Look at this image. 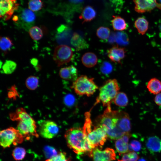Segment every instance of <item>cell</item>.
Listing matches in <instances>:
<instances>
[{
    "label": "cell",
    "instance_id": "cell-3",
    "mask_svg": "<svg viewBox=\"0 0 161 161\" xmlns=\"http://www.w3.org/2000/svg\"><path fill=\"white\" fill-rule=\"evenodd\" d=\"M90 112V111L85 114V122L82 128L92 148H100L106 142L108 137L103 129L93 124Z\"/></svg>",
    "mask_w": 161,
    "mask_h": 161
},
{
    "label": "cell",
    "instance_id": "cell-18",
    "mask_svg": "<svg viewBox=\"0 0 161 161\" xmlns=\"http://www.w3.org/2000/svg\"><path fill=\"white\" fill-rule=\"evenodd\" d=\"M71 44L77 50H80L87 48L88 46L85 40L80 35L74 32L71 39Z\"/></svg>",
    "mask_w": 161,
    "mask_h": 161
},
{
    "label": "cell",
    "instance_id": "cell-30",
    "mask_svg": "<svg viewBox=\"0 0 161 161\" xmlns=\"http://www.w3.org/2000/svg\"><path fill=\"white\" fill-rule=\"evenodd\" d=\"M26 154V151L24 148L21 147H16L13 150L12 155L16 160L20 161L24 158Z\"/></svg>",
    "mask_w": 161,
    "mask_h": 161
},
{
    "label": "cell",
    "instance_id": "cell-15",
    "mask_svg": "<svg viewBox=\"0 0 161 161\" xmlns=\"http://www.w3.org/2000/svg\"><path fill=\"white\" fill-rule=\"evenodd\" d=\"M59 75L63 79L73 82L78 78V70L73 66L63 68L60 70Z\"/></svg>",
    "mask_w": 161,
    "mask_h": 161
},
{
    "label": "cell",
    "instance_id": "cell-12",
    "mask_svg": "<svg viewBox=\"0 0 161 161\" xmlns=\"http://www.w3.org/2000/svg\"><path fill=\"white\" fill-rule=\"evenodd\" d=\"M135 6L134 10L139 13L149 12L155 8L161 10V4L156 0H133Z\"/></svg>",
    "mask_w": 161,
    "mask_h": 161
},
{
    "label": "cell",
    "instance_id": "cell-45",
    "mask_svg": "<svg viewBox=\"0 0 161 161\" xmlns=\"http://www.w3.org/2000/svg\"><path fill=\"white\" fill-rule=\"evenodd\" d=\"M137 161H146L144 159H139Z\"/></svg>",
    "mask_w": 161,
    "mask_h": 161
},
{
    "label": "cell",
    "instance_id": "cell-43",
    "mask_svg": "<svg viewBox=\"0 0 161 161\" xmlns=\"http://www.w3.org/2000/svg\"><path fill=\"white\" fill-rule=\"evenodd\" d=\"M71 2L74 3H78L83 1V0H69Z\"/></svg>",
    "mask_w": 161,
    "mask_h": 161
},
{
    "label": "cell",
    "instance_id": "cell-5",
    "mask_svg": "<svg viewBox=\"0 0 161 161\" xmlns=\"http://www.w3.org/2000/svg\"><path fill=\"white\" fill-rule=\"evenodd\" d=\"M71 88L75 92L80 96L89 97L93 95L98 88L94 78L85 75H82L73 82Z\"/></svg>",
    "mask_w": 161,
    "mask_h": 161
},
{
    "label": "cell",
    "instance_id": "cell-7",
    "mask_svg": "<svg viewBox=\"0 0 161 161\" xmlns=\"http://www.w3.org/2000/svg\"><path fill=\"white\" fill-rule=\"evenodd\" d=\"M0 144L3 148L10 147L12 144L16 145L22 143L24 137L17 129L10 127L1 131Z\"/></svg>",
    "mask_w": 161,
    "mask_h": 161
},
{
    "label": "cell",
    "instance_id": "cell-17",
    "mask_svg": "<svg viewBox=\"0 0 161 161\" xmlns=\"http://www.w3.org/2000/svg\"><path fill=\"white\" fill-rule=\"evenodd\" d=\"M146 145L151 152H158L161 151V140L156 136L149 137L146 141Z\"/></svg>",
    "mask_w": 161,
    "mask_h": 161
},
{
    "label": "cell",
    "instance_id": "cell-37",
    "mask_svg": "<svg viewBox=\"0 0 161 161\" xmlns=\"http://www.w3.org/2000/svg\"><path fill=\"white\" fill-rule=\"evenodd\" d=\"M45 161H70L66 156V153L61 152L56 156L48 159Z\"/></svg>",
    "mask_w": 161,
    "mask_h": 161
},
{
    "label": "cell",
    "instance_id": "cell-42",
    "mask_svg": "<svg viewBox=\"0 0 161 161\" xmlns=\"http://www.w3.org/2000/svg\"><path fill=\"white\" fill-rule=\"evenodd\" d=\"M38 62V60L36 58H32L31 60V64L33 66H36Z\"/></svg>",
    "mask_w": 161,
    "mask_h": 161
},
{
    "label": "cell",
    "instance_id": "cell-14",
    "mask_svg": "<svg viewBox=\"0 0 161 161\" xmlns=\"http://www.w3.org/2000/svg\"><path fill=\"white\" fill-rule=\"evenodd\" d=\"M126 51L124 48L114 46L107 51V55L112 61L119 64L126 56Z\"/></svg>",
    "mask_w": 161,
    "mask_h": 161
},
{
    "label": "cell",
    "instance_id": "cell-16",
    "mask_svg": "<svg viewBox=\"0 0 161 161\" xmlns=\"http://www.w3.org/2000/svg\"><path fill=\"white\" fill-rule=\"evenodd\" d=\"M131 135L130 133H126L116 141L115 148L120 154H124L129 151L128 142Z\"/></svg>",
    "mask_w": 161,
    "mask_h": 161
},
{
    "label": "cell",
    "instance_id": "cell-20",
    "mask_svg": "<svg viewBox=\"0 0 161 161\" xmlns=\"http://www.w3.org/2000/svg\"><path fill=\"white\" fill-rule=\"evenodd\" d=\"M97 58L96 55L92 52H87L82 56L81 61L86 67L90 68L94 66L97 64Z\"/></svg>",
    "mask_w": 161,
    "mask_h": 161
},
{
    "label": "cell",
    "instance_id": "cell-10",
    "mask_svg": "<svg viewBox=\"0 0 161 161\" xmlns=\"http://www.w3.org/2000/svg\"><path fill=\"white\" fill-rule=\"evenodd\" d=\"M99 148H93L89 152V156L93 161H112L116 159L114 150L107 148L103 150Z\"/></svg>",
    "mask_w": 161,
    "mask_h": 161
},
{
    "label": "cell",
    "instance_id": "cell-46",
    "mask_svg": "<svg viewBox=\"0 0 161 161\" xmlns=\"http://www.w3.org/2000/svg\"><path fill=\"white\" fill-rule=\"evenodd\" d=\"M160 0V2L161 3V0Z\"/></svg>",
    "mask_w": 161,
    "mask_h": 161
},
{
    "label": "cell",
    "instance_id": "cell-24",
    "mask_svg": "<svg viewBox=\"0 0 161 161\" xmlns=\"http://www.w3.org/2000/svg\"><path fill=\"white\" fill-rule=\"evenodd\" d=\"M113 102L118 106L124 107L128 105L129 100L127 96L125 93L119 92L113 100Z\"/></svg>",
    "mask_w": 161,
    "mask_h": 161
},
{
    "label": "cell",
    "instance_id": "cell-32",
    "mask_svg": "<svg viewBox=\"0 0 161 161\" xmlns=\"http://www.w3.org/2000/svg\"><path fill=\"white\" fill-rule=\"evenodd\" d=\"M139 157L134 151H130L124 154L118 161H137Z\"/></svg>",
    "mask_w": 161,
    "mask_h": 161
},
{
    "label": "cell",
    "instance_id": "cell-11",
    "mask_svg": "<svg viewBox=\"0 0 161 161\" xmlns=\"http://www.w3.org/2000/svg\"><path fill=\"white\" fill-rule=\"evenodd\" d=\"M17 0H0V17L4 20L9 19L14 11L18 8L19 4Z\"/></svg>",
    "mask_w": 161,
    "mask_h": 161
},
{
    "label": "cell",
    "instance_id": "cell-34",
    "mask_svg": "<svg viewBox=\"0 0 161 161\" xmlns=\"http://www.w3.org/2000/svg\"><path fill=\"white\" fill-rule=\"evenodd\" d=\"M129 38L126 34L122 32H117L115 34V41L120 45L126 44L128 42Z\"/></svg>",
    "mask_w": 161,
    "mask_h": 161
},
{
    "label": "cell",
    "instance_id": "cell-27",
    "mask_svg": "<svg viewBox=\"0 0 161 161\" xmlns=\"http://www.w3.org/2000/svg\"><path fill=\"white\" fill-rule=\"evenodd\" d=\"M108 137L112 140H117L123 136L125 132L117 126L114 129L106 132Z\"/></svg>",
    "mask_w": 161,
    "mask_h": 161
},
{
    "label": "cell",
    "instance_id": "cell-6",
    "mask_svg": "<svg viewBox=\"0 0 161 161\" xmlns=\"http://www.w3.org/2000/svg\"><path fill=\"white\" fill-rule=\"evenodd\" d=\"M118 110H112L111 106L107 107L102 114L96 118L94 124L101 127L105 131L111 130L117 125Z\"/></svg>",
    "mask_w": 161,
    "mask_h": 161
},
{
    "label": "cell",
    "instance_id": "cell-23",
    "mask_svg": "<svg viewBox=\"0 0 161 161\" xmlns=\"http://www.w3.org/2000/svg\"><path fill=\"white\" fill-rule=\"evenodd\" d=\"M111 23L114 29L121 31L126 29L128 25L124 18L120 16H113Z\"/></svg>",
    "mask_w": 161,
    "mask_h": 161
},
{
    "label": "cell",
    "instance_id": "cell-4",
    "mask_svg": "<svg viewBox=\"0 0 161 161\" xmlns=\"http://www.w3.org/2000/svg\"><path fill=\"white\" fill-rule=\"evenodd\" d=\"M119 90L120 86L117 80H107L100 88L99 95L94 105L100 102L104 106H111V103Z\"/></svg>",
    "mask_w": 161,
    "mask_h": 161
},
{
    "label": "cell",
    "instance_id": "cell-38",
    "mask_svg": "<svg viewBox=\"0 0 161 161\" xmlns=\"http://www.w3.org/2000/svg\"><path fill=\"white\" fill-rule=\"evenodd\" d=\"M112 65L109 62H103L100 67V70L102 73L107 75L110 74L112 71Z\"/></svg>",
    "mask_w": 161,
    "mask_h": 161
},
{
    "label": "cell",
    "instance_id": "cell-22",
    "mask_svg": "<svg viewBox=\"0 0 161 161\" xmlns=\"http://www.w3.org/2000/svg\"><path fill=\"white\" fill-rule=\"evenodd\" d=\"M134 25L138 32L143 35L145 34L148 29L149 23L146 18L142 17L136 20Z\"/></svg>",
    "mask_w": 161,
    "mask_h": 161
},
{
    "label": "cell",
    "instance_id": "cell-31",
    "mask_svg": "<svg viewBox=\"0 0 161 161\" xmlns=\"http://www.w3.org/2000/svg\"><path fill=\"white\" fill-rule=\"evenodd\" d=\"M110 30L108 27H100L97 29L96 35L100 39L106 40L108 39L110 35Z\"/></svg>",
    "mask_w": 161,
    "mask_h": 161
},
{
    "label": "cell",
    "instance_id": "cell-26",
    "mask_svg": "<svg viewBox=\"0 0 161 161\" xmlns=\"http://www.w3.org/2000/svg\"><path fill=\"white\" fill-rule=\"evenodd\" d=\"M21 19L27 23L33 22L35 19V16L32 11L28 9H24L21 14Z\"/></svg>",
    "mask_w": 161,
    "mask_h": 161
},
{
    "label": "cell",
    "instance_id": "cell-40",
    "mask_svg": "<svg viewBox=\"0 0 161 161\" xmlns=\"http://www.w3.org/2000/svg\"><path fill=\"white\" fill-rule=\"evenodd\" d=\"M154 102L157 105L161 106V93L156 95L154 98Z\"/></svg>",
    "mask_w": 161,
    "mask_h": 161
},
{
    "label": "cell",
    "instance_id": "cell-44",
    "mask_svg": "<svg viewBox=\"0 0 161 161\" xmlns=\"http://www.w3.org/2000/svg\"><path fill=\"white\" fill-rule=\"evenodd\" d=\"M18 17L17 16H14L13 18V20L14 21H16L18 20Z\"/></svg>",
    "mask_w": 161,
    "mask_h": 161
},
{
    "label": "cell",
    "instance_id": "cell-47",
    "mask_svg": "<svg viewBox=\"0 0 161 161\" xmlns=\"http://www.w3.org/2000/svg\"><path fill=\"white\" fill-rule=\"evenodd\" d=\"M160 29H161V26H160Z\"/></svg>",
    "mask_w": 161,
    "mask_h": 161
},
{
    "label": "cell",
    "instance_id": "cell-36",
    "mask_svg": "<svg viewBox=\"0 0 161 161\" xmlns=\"http://www.w3.org/2000/svg\"><path fill=\"white\" fill-rule=\"evenodd\" d=\"M44 152L46 157L48 159L57 155L58 153L55 149L50 146H46L44 148Z\"/></svg>",
    "mask_w": 161,
    "mask_h": 161
},
{
    "label": "cell",
    "instance_id": "cell-19",
    "mask_svg": "<svg viewBox=\"0 0 161 161\" xmlns=\"http://www.w3.org/2000/svg\"><path fill=\"white\" fill-rule=\"evenodd\" d=\"M96 12L91 6H87L83 8L79 18L83 22L90 21L96 17Z\"/></svg>",
    "mask_w": 161,
    "mask_h": 161
},
{
    "label": "cell",
    "instance_id": "cell-9",
    "mask_svg": "<svg viewBox=\"0 0 161 161\" xmlns=\"http://www.w3.org/2000/svg\"><path fill=\"white\" fill-rule=\"evenodd\" d=\"M73 53L71 48L66 45L56 47L54 50L53 59L58 66L67 63L72 59Z\"/></svg>",
    "mask_w": 161,
    "mask_h": 161
},
{
    "label": "cell",
    "instance_id": "cell-1",
    "mask_svg": "<svg viewBox=\"0 0 161 161\" xmlns=\"http://www.w3.org/2000/svg\"><path fill=\"white\" fill-rule=\"evenodd\" d=\"M10 118L18 122L17 129L26 139L29 140L32 136L39 137L35 121L24 109H17L10 114Z\"/></svg>",
    "mask_w": 161,
    "mask_h": 161
},
{
    "label": "cell",
    "instance_id": "cell-8",
    "mask_svg": "<svg viewBox=\"0 0 161 161\" xmlns=\"http://www.w3.org/2000/svg\"><path fill=\"white\" fill-rule=\"evenodd\" d=\"M38 124L39 134L43 137L51 139L58 133L59 129L58 126L53 121L41 120L38 121Z\"/></svg>",
    "mask_w": 161,
    "mask_h": 161
},
{
    "label": "cell",
    "instance_id": "cell-35",
    "mask_svg": "<svg viewBox=\"0 0 161 161\" xmlns=\"http://www.w3.org/2000/svg\"><path fill=\"white\" fill-rule=\"evenodd\" d=\"M28 4L29 9L33 11L39 10L43 7V3L40 0H30Z\"/></svg>",
    "mask_w": 161,
    "mask_h": 161
},
{
    "label": "cell",
    "instance_id": "cell-25",
    "mask_svg": "<svg viewBox=\"0 0 161 161\" xmlns=\"http://www.w3.org/2000/svg\"><path fill=\"white\" fill-rule=\"evenodd\" d=\"M13 45L12 41L8 37H1L0 47L1 50L4 53L6 54L10 50Z\"/></svg>",
    "mask_w": 161,
    "mask_h": 161
},
{
    "label": "cell",
    "instance_id": "cell-2",
    "mask_svg": "<svg viewBox=\"0 0 161 161\" xmlns=\"http://www.w3.org/2000/svg\"><path fill=\"white\" fill-rule=\"evenodd\" d=\"M64 137L68 146L76 154H81L89 152L92 149L83 128H71L66 131Z\"/></svg>",
    "mask_w": 161,
    "mask_h": 161
},
{
    "label": "cell",
    "instance_id": "cell-21",
    "mask_svg": "<svg viewBox=\"0 0 161 161\" xmlns=\"http://www.w3.org/2000/svg\"><path fill=\"white\" fill-rule=\"evenodd\" d=\"M146 87L149 92L156 95L161 92V81L156 78H152L148 81Z\"/></svg>",
    "mask_w": 161,
    "mask_h": 161
},
{
    "label": "cell",
    "instance_id": "cell-13",
    "mask_svg": "<svg viewBox=\"0 0 161 161\" xmlns=\"http://www.w3.org/2000/svg\"><path fill=\"white\" fill-rule=\"evenodd\" d=\"M117 126L126 133H130L131 129L130 118L128 114L122 111L118 110Z\"/></svg>",
    "mask_w": 161,
    "mask_h": 161
},
{
    "label": "cell",
    "instance_id": "cell-33",
    "mask_svg": "<svg viewBox=\"0 0 161 161\" xmlns=\"http://www.w3.org/2000/svg\"><path fill=\"white\" fill-rule=\"evenodd\" d=\"M38 79L37 77L34 76H30L28 78L26 81L27 87L30 89L34 90L38 86Z\"/></svg>",
    "mask_w": 161,
    "mask_h": 161
},
{
    "label": "cell",
    "instance_id": "cell-39",
    "mask_svg": "<svg viewBox=\"0 0 161 161\" xmlns=\"http://www.w3.org/2000/svg\"><path fill=\"white\" fill-rule=\"evenodd\" d=\"M129 150H132L134 151H139L141 148V144L138 141L134 140H132L129 145Z\"/></svg>",
    "mask_w": 161,
    "mask_h": 161
},
{
    "label": "cell",
    "instance_id": "cell-29",
    "mask_svg": "<svg viewBox=\"0 0 161 161\" xmlns=\"http://www.w3.org/2000/svg\"><path fill=\"white\" fill-rule=\"evenodd\" d=\"M29 33L31 38L35 40H39L43 37V33L42 30L39 27L35 26L31 28Z\"/></svg>",
    "mask_w": 161,
    "mask_h": 161
},
{
    "label": "cell",
    "instance_id": "cell-28",
    "mask_svg": "<svg viewBox=\"0 0 161 161\" xmlns=\"http://www.w3.org/2000/svg\"><path fill=\"white\" fill-rule=\"evenodd\" d=\"M16 66V64L15 62L7 60L2 66V72L6 74H11L15 70Z\"/></svg>",
    "mask_w": 161,
    "mask_h": 161
},
{
    "label": "cell",
    "instance_id": "cell-41",
    "mask_svg": "<svg viewBox=\"0 0 161 161\" xmlns=\"http://www.w3.org/2000/svg\"><path fill=\"white\" fill-rule=\"evenodd\" d=\"M66 103L69 105H72L75 101L74 97L72 95H69L66 97Z\"/></svg>",
    "mask_w": 161,
    "mask_h": 161
}]
</instances>
